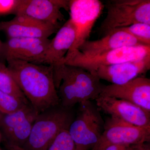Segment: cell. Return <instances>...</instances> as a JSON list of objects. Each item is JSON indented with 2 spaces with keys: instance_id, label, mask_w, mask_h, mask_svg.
<instances>
[{
  "instance_id": "cell-1",
  "label": "cell",
  "mask_w": 150,
  "mask_h": 150,
  "mask_svg": "<svg viewBox=\"0 0 150 150\" xmlns=\"http://www.w3.org/2000/svg\"><path fill=\"white\" fill-rule=\"evenodd\" d=\"M7 62L21 91L38 114L60 104L53 66L18 60Z\"/></svg>"
},
{
  "instance_id": "cell-2",
  "label": "cell",
  "mask_w": 150,
  "mask_h": 150,
  "mask_svg": "<svg viewBox=\"0 0 150 150\" xmlns=\"http://www.w3.org/2000/svg\"><path fill=\"white\" fill-rule=\"evenodd\" d=\"M55 86L62 106L72 108L87 100H96L105 85L96 73L63 63L53 67Z\"/></svg>"
},
{
  "instance_id": "cell-3",
  "label": "cell",
  "mask_w": 150,
  "mask_h": 150,
  "mask_svg": "<svg viewBox=\"0 0 150 150\" xmlns=\"http://www.w3.org/2000/svg\"><path fill=\"white\" fill-rule=\"evenodd\" d=\"M71 108L60 104L38 114L23 148L25 150H47L61 132L69 129L75 118Z\"/></svg>"
},
{
  "instance_id": "cell-4",
  "label": "cell",
  "mask_w": 150,
  "mask_h": 150,
  "mask_svg": "<svg viewBox=\"0 0 150 150\" xmlns=\"http://www.w3.org/2000/svg\"><path fill=\"white\" fill-rule=\"evenodd\" d=\"M104 6L107 15L98 28L103 35L137 23L150 25V0H107Z\"/></svg>"
},
{
  "instance_id": "cell-5",
  "label": "cell",
  "mask_w": 150,
  "mask_h": 150,
  "mask_svg": "<svg viewBox=\"0 0 150 150\" xmlns=\"http://www.w3.org/2000/svg\"><path fill=\"white\" fill-rule=\"evenodd\" d=\"M150 56V46H124L102 54L86 56L79 50L69 51L62 61L67 65L80 67L91 73L99 67L144 59Z\"/></svg>"
},
{
  "instance_id": "cell-6",
  "label": "cell",
  "mask_w": 150,
  "mask_h": 150,
  "mask_svg": "<svg viewBox=\"0 0 150 150\" xmlns=\"http://www.w3.org/2000/svg\"><path fill=\"white\" fill-rule=\"evenodd\" d=\"M77 116L68 129L76 150H92L104 130V121L99 109L91 100L80 103Z\"/></svg>"
},
{
  "instance_id": "cell-7",
  "label": "cell",
  "mask_w": 150,
  "mask_h": 150,
  "mask_svg": "<svg viewBox=\"0 0 150 150\" xmlns=\"http://www.w3.org/2000/svg\"><path fill=\"white\" fill-rule=\"evenodd\" d=\"M150 141V126L139 127L110 117L104 122V130L92 150H103L111 144L139 145Z\"/></svg>"
},
{
  "instance_id": "cell-8",
  "label": "cell",
  "mask_w": 150,
  "mask_h": 150,
  "mask_svg": "<svg viewBox=\"0 0 150 150\" xmlns=\"http://www.w3.org/2000/svg\"><path fill=\"white\" fill-rule=\"evenodd\" d=\"M104 8V4L100 0H69V19L74 27L76 38L69 51L78 50L88 40Z\"/></svg>"
},
{
  "instance_id": "cell-9",
  "label": "cell",
  "mask_w": 150,
  "mask_h": 150,
  "mask_svg": "<svg viewBox=\"0 0 150 150\" xmlns=\"http://www.w3.org/2000/svg\"><path fill=\"white\" fill-rule=\"evenodd\" d=\"M38 114L29 103L16 112L0 115V132L4 141L23 147Z\"/></svg>"
},
{
  "instance_id": "cell-10",
  "label": "cell",
  "mask_w": 150,
  "mask_h": 150,
  "mask_svg": "<svg viewBox=\"0 0 150 150\" xmlns=\"http://www.w3.org/2000/svg\"><path fill=\"white\" fill-rule=\"evenodd\" d=\"M51 40L48 38H13L3 42L0 58L6 62L18 60L38 64Z\"/></svg>"
},
{
  "instance_id": "cell-11",
  "label": "cell",
  "mask_w": 150,
  "mask_h": 150,
  "mask_svg": "<svg viewBox=\"0 0 150 150\" xmlns=\"http://www.w3.org/2000/svg\"><path fill=\"white\" fill-rule=\"evenodd\" d=\"M96 106L105 113L139 127L150 126V112L137 105L123 100L100 96L96 100Z\"/></svg>"
},
{
  "instance_id": "cell-12",
  "label": "cell",
  "mask_w": 150,
  "mask_h": 150,
  "mask_svg": "<svg viewBox=\"0 0 150 150\" xmlns=\"http://www.w3.org/2000/svg\"><path fill=\"white\" fill-rule=\"evenodd\" d=\"M62 26L41 21L23 15H16L11 20L0 22V30L13 38H48Z\"/></svg>"
},
{
  "instance_id": "cell-13",
  "label": "cell",
  "mask_w": 150,
  "mask_h": 150,
  "mask_svg": "<svg viewBox=\"0 0 150 150\" xmlns=\"http://www.w3.org/2000/svg\"><path fill=\"white\" fill-rule=\"evenodd\" d=\"M69 0H19L15 15H23L62 26L65 20L62 9L69 11Z\"/></svg>"
},
{
  "instance_id": "cell-14",
  "label": "cell",
  "mask_w": 150,
  "mask_h": 150,
  "mask_svg": "<svg viewBox=\"0 0 150 150\" xmlns=\"http://www.w3.org/2000/svg\"><path fill=\"white\" fill-rule=\"evenodd\" d=\"M100 96L123 100L150 112V79L145 77L122 84L105 86Z\"/></svg>"
},
{
  "instance_id": "cell-15",
  "label": "cell",
  "mask_w": 150,
  "mask_h": 150,
  "mask_svg": "<svg viewBox=\"0 0 150 150\" xmlns=\"http://www.w3.org/2000/svg\"><path fill=\"white\" fill-rule=\"evenodd\" d=\"M150 69V56L144 59L111 65L102 66L96 74L100 79L112 84L120 85L139 77Z\"/></svg>"
},
{
  "instance_id": "cell-16",
  "label": "cell",
  "mask_w": 150,
  "mask_h": 150,
  "mask_svg": "<svg viewBox=\"0 0 150 150\" xmlns=\"http://www.w3.org/2000/svg\"><path fill=\"white\" fill-rule=\"evenodd\" d=\"M76 38V31L69 19L56 33L43 57L38 64L55 67L62 63L70 50Z\"/></svg>"
},
{
  "instance_id": "cell-17",
  "label": "cell",
  "mask_w": 150,
  "mask_h": 150,
  "mask_svg": "<svg viewBox=\"0 0 150 150\" xmlns=\"http://www.w3.org/2000/svg\"><path fill=\"white\" fill-rule=\"evenodd\" d=\"M140 45H145L129 33L116 29L100 39L87 40L78 50L84 55L93 56L124 46Z\"/></svg>"
},
{
  "instance_id": "cell-18",
  "label": "cell",
  "mask_w": 150,
  "mask_h": 150,
  "mask_svg": "<svg viewBox=\"0 0 150 150\" xmlns=\"http://www.w3.org/2000/svg\"><path fill=\"white\" fill-rule=\"evenodd\" d=\"M0 91L23 100H28L8 67L3 62H0Z\"/></svg>"
},
{
  "instance_id": "cell-19",
  "label": "cell",
  "mask_w": 150,
  "mask_h": 150,
  "mask_svg": "<svg viewBox=\"0 0 150 150\" xmlns=\"http://www.w3.org/2000/svg\"><path fill=\"white\" fill-rule=\"evenodd\" d=\"M29 103L28 100H23L0 91V115L16 112Z\"/></svg>"
},
{
  "instance_id": "cell-20",
  "label": "cell",
  "mask_w": 150,
  "mask_h": 150,
  "mask_svg": "<svg viewBox=\"0 0 150 150\" xmlns=\"http://www.w3.org/2000/svg\"><path fill=\"white\" fill-rule=\"evenodd\" d=\"M118 29L129 33L144 45L150 46V25L137 23Z\"/></svg>"
},
{
  "instance_id": "cell-21",
  "label": "cell",
  "mask_w": 150,
  "mask_h": 150,
  "mask_svg": "<svg viewBox=\"0 0 150 150\" xmlns=\"http://www.w3.org/2000/svg\"><path fill=\"white\" fill-rule=\"evenodd\" d=\"M47 150H76L68 130L62 131L57 136Z\"/></svg>"
},
{
  "instance_id": "cell-22",
  "label": "cell",
  "mask_w": 150,
  "mask_h": 150,
  "mask_svg": "<svg viewBox=\"0 0 150 150\" xmlns=\"http://www.w3.org/2000/svg\"><path fill=\"white\" fill-rule=\"evenodd\" d=\"M19 0H0V16L15 14Z\"/></svg>"
},
{
  "instance_id": "cell-23",
  "label": "cell",
  "mask_w": 150,
  "mask_h": 150,
  "mask_svg": "<svg viewBox=\"0 0 150 150\" xmlns=\"http://www.w3.org/2000/svg\"><path fill=\"white\" fill-rule=\"evenodd\" d=\"M138 145L111 144L107 146L103 150H135Z\"/></svg>"
},
{
  "instance_id": "cell-24",
  "label": "cell",
  "mask_w": 150,
  "mask_h": 150,
  "mask_svg": "<svg viewBox=\"0 0 150 150\" xmlns=\"http://www.w3.org/2000/svg\"><path fill=\"white\" fill-rule=\"evenodd\" d=\"M4 144L7 150H25L22 147L13 144L5 141H4Z\"/></svg>"
},
{
  "instance_id": "cell-25",
  "label": "cell",
  "mask_w": 150,
  "mask_h": 150,
  "mask_svg": "<svg viewBox=\"0 0 150 150\" xmlns=\"http://www.w3.org/2000/svg\"><path fill=\"white\" fill-rule=\"evenodd\" d=\"M139 150H150L149 146L146 144L139 145Z\"/></svg>"
},
{
  "instance_id": "cell-26",
  "label": "cell",
  "mask_w": 150,
  "mask_h": 150,
  "mask_svg": "<svg viewBox=\"0 0 150 150\" xmlns=\"http://www.w3.org/2000/svg\"><path fill=\"white\" fill-rule=\"evenodd\" d=\"M1 30H0V33H1ZM3 42L1 40V34H0V51H1V48L2 46Z\"/></svg>"
},
{
  "instance_id": "cell-27",
  "label": "cell",
  "mask_w": 150,
  "mask_h": 150,
  "mask_svg": "<svg viewBox=\"0 0 150 150\" xmlns=\"http://www.w3.org/2000/svg\"><path fill=\"white\" fill-rule=\"evenodd\" d=\"M2 139V135L1 134V132H0V142H1V140Z\"/></svg>"
},
{
  "instance_id": "cell-28",
  "label": "cell",
  "mask_w": 150,
  "mask_h": 150,
  "mask_svg": "<svg viewBox=\"0 0 150 150\" xmlns=\"http://www.w3.org/2000/svg\"><path fill=\"white\" fill-rule=\"evenodd\" d=\"M139 145H138V146H137V148H136V150H139Z\"/></svg>"
},
{
  "instance_id": "cell-29",
  "label": "cell",
  "mask_w": 150,
  "mask_h": 150,
  "mask_svg": "<svg viewBox=\"0 0 150 150\" xmlns=\"http://www.w3.org/2000/svg\"><path fill=\"white\" fill-rule=\"evenodd\" d=\"M0 150H2L1 149H0Z\"/></svg>"
}]
</instances>
